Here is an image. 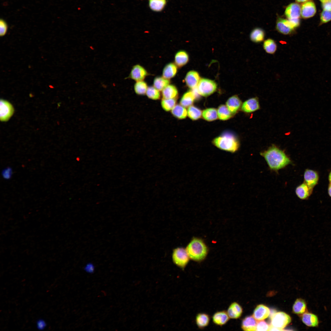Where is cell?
Listing matches in <instances>:
<instances>
[{
    "label": "cell",
    "instance_id": "obj_32",
    "mask_svg": "<svg viewBox=\"0 0 331 331\" xmlns=\"http://www.w3.org/2000/svg\"><path fill=\"white\" fill-rule=\"evenodd\" d=\"M170 81L163 77H157L155 78L153 82V86L159 91H162L169 84Z\"/></svg>",
    "mask_w": 331,
    "mask_h": 331
},
{
    "label": "cell",
    "instance_id": "obj_14",
    "mask_svg": "<svg viewBox=\"0 0 331 331\" xmlns=\"http://www.w3.org/2000/svg\"><path fill=\"white\" fill-rule=\"evenodd\" d=\"M241 109L246 113L254 112L260 108L259 101L257 98L252 97L245 101L242 105Z\"/></svg>",
    "mask_w": 331,
    "mask_h": 331
},
{
    "label": "cell",
    "instance_id": "obj_36",
    "mask_svg": "<svg viewBox=\"0 0 331 331\" xmlns=\"http://www.w3.org/2000/svg\"><path fill=\"white\" fill-rule=\"evenodd\" d=\"M148 88L146 83L143 81L136 82L134 86L135 91L138 95L146 94Z\"/></svg>",
    "mask_w": 331,
    "mask_h": 331
},
{
    "label": "cell",
    "instance_id": "obj_5",
    "mask_svg": "<svg viewBox=\"0 0 331 331\" xmlns=\"http://www.w3.org/2000/svg\"><path fill=\"white\" fill-rule=\"evenodd\" d=\"M217 85L214 81L205 78L200 79L197 87V93L200 95L207 97L215 91Z\"/></svg>",
    "mask_w": 331,
    "mask_h": 331
},
{
    "label": "cell",
    "instance_id": "obj_34",
    "mask_svg": "<svg viewBox=\"0 0 331 331\" xmlns=\"http://www.w3.org/2000/svg\"><path fill=\"white\" fill-rule=\"evenodd\" d=\"M202 115L203 118L206 120H214L217 119V111L213 108H207L203 111Z\"/></svg>",
    "mask_w": 331,
    "mask_h": 331
},
{
    "label": "cell",
    "instance_id": "obj_47",
    "mask_svg": "<svg viewBox=\"0 0 331 331\" xmlns=\"http://www.w3.org/2000/svg\"><path fill=\"white\" fill-rule=\"evenodd\" d=\"M309 0H295L296 3L299 4L302 3V4L305 2L309 1Z\"/></svg>",
    "mask_w": 331,
    "mask_h": 331
},
{
    "label": "cell",
    "instance_id": "obj_44",
    "mask_svg": "<svg viewBox=\"0 0 331 331\" xmlns=\"http://www.w3.org/2000/svg\"><path fill=\"white\" fill-rule=\"evenodd\" d=\"M46 325L45 321L42 319H39L36 322V326L39 329L42 330L45 328Z\"/></svg>",
    "mask_w": 331,
    "mask_h": 331
},
{
    "label": "cell",
    "instance_id": "obj_21",
    "mask_svg": "<svg viewBox=\"0 0 331 331\" xmlns=\"http://www.w3.org/2000/svg\"><path fill=\"white\" fill-rule=\"evenodd\" d=\"M253 316H249L242 320L241 328L244 331H256L257 321Z\"/></svg>",
    "mask_w": 331,
    "mask_h": 331
},
{
    "label": "cell",
    "instance_id": "obj_6",
    "mask_svg": "<svg viewBox=\"0 0 331 331\" xmlns=\"http://www.w3.org/2000/svg\"><path fill=\"white\" fill-rule=\"evenodd\" d=\"M172 259L175 264L184 269L188 264L190 258L186 249L178 247L173 250Z\"/></svg>",
    "mask_w": 331,
    "mask_h": 331
},
{
    "label": "cell",
    "instance_id": "obj_12",
    "mask_svg": "<svg viewBox=\"0 0 331 331\" xmlns=\"http://www.w3.org/2000/svg\"><path fill=\"white\" fill-rule=\"evenodd\" d=\"M146 70L143 67L139 65L134 66L127 78H130L136 82L143 81L147 75Z\"/></svg>",
    "mask_w": 331,
    "mask_h": 331
},
{
    "label": "cell",
    "instance_id": "obj_41",
    "mask_svg": "<svg viewBox=\"0 0 331 331\" xmlns=\"http://www.w3.org/2000/svg\"><path fill=\"white\" fill-rule=\"evenodd\" d=\"M12 170L10 167H7L4 169L2 170V177L6 180L10 179L12 176Z\"/></svg>",
    "mask_w": 331,
    "mask_h": 331
},
{
    "label": "cell",
    "instance_id": "obj_13",
    "mask_svg": "<svg viewBox=\"0 0 331 331\" xmlns=\"http://www.w3.org/2000/svg\"><path fill=\"white\" fill-rule=\"evenodd\" d=\"M302 322L306 326L310 327H318L319 324L318 318L317 315L306 311L301 315Z\"/></svg>",
    "mask_w": 331,
    "mask_h": 331
},
{
    "label": "cell",
    "instance_id": "obj_25",
    "mask_svg": "<svg viewBox=\"0 0 331 331\" xmlns=\"http://www.w3.org/2000/svg\"><path fill=\"white\" fill-rule=\"evenodd\" d=\"M177 70V67L176 64L172 63H169L165 66L163 69L162 77L169 79L175 76Z\"/></svg>",
    "mask_w": 331,
    "mask_h": 331
},
{
    "label": "cell",
    "instance_id": "obj_10",
    "mask_svg": "<svg viewBox=\"0 0 331 331\" xmlns=\"http://www.w3.org/2000/svg\"><path fill=\"white\" fill-rule=\"evenodd\" d=\"M14 109L11 104L8 101L0 100V120L2 121L8 120L12 116Z\"/></svg>",
    "mask_w": 331,
    "mask_h": 331
},
{
    "label": "cell",
    "instance_id": "obj_22",
    "mask_svg": "<svg viewBox=\"0 0 331 331\" xmlns=\"http://www.w3.org/2000/svg\"><path fill=\"white\" fill-rule=\"evenodd\" d=\"M265 36V33L264 30L260 28L257 27L252 30L249 37L252 42L259 43L263 41Z\"/></svg>",
    "mask_w": 331,
    "mask_h": 331
},
{
    "label": "cell",
    "instance_id": "obj_27",
    "mask_svg": "<svg viewBox=\"0 0 331 331\" xmlns=\"http://www.w3.org/2000/svg\"><path fill=\"white\" fill-rule=\"evenodd\" d=\"M188 55L185 51H179L175 55V63L176 65L179 67H181L185 65L188 63Z\"/></svg>",
    "mask_w": 331,
    "mask_h": 331
},
{
    "label": "cell",
    "instance_id": "obj_8",
    "mask_svg": "<svg viewBox=\"0 0 331 331\" xmlns=\"http://www.w3.org/2000/svg\"><path fill=\"white\" fill-rule=\"evenodd\" d=\"M318 172L313 169H306L304 173V182L311 189L313 190L318 184L319 180Z\"/></svg>",
    "mask_w": 331,
    "mask_h": 331
},
{
    "label": "cell",
    "instance_id": "obj_24",
    "mask_svg": "<svg viewBox=\"0 0 331 331\" xmlns=\"http://www.w3.org/2000/svg\"><path fill=\"white\" fill-rule=\"evenodd\" d=\"M293 312L298 315H302L307 311V304L306 301L301 298L296 299L293 306Z\"/></svg>",
    "mask_w": 331,
    "mask_h": 331
},
{
    "label": "cell",
    "instance_id": "obj_18",
    "mask_svg": "<svg viewBox=\"0 0 331 331\" xmlns=\"http://www.w3.org/2000/svg\"><path fill=\"white\" fill-rule=\"evenodd\" d=\"M230 318L226 311L222 310L215 313L212 316V320L215 325L222 326L229 321Z\"/></svg>",
    "mask_w": 331,
    "mask_h": 331
},
{
    "label": "cell",
    "instance_id": "obj_20",
    "mask_svg": "<svg viewBox=\"0 0 331 331\" xmlns=\"http://www.w3.org/2000/svg\"><path fill=\"white\" fill-rule=\"evenodd\" d=\"M226 104L229 110L233 114H234L241 107L242 103L238 96L234 95L228 99Z\"/></svg>",
    "mask_w": 331,
    "mask_h": 331
},
{
    "label": "cell",
    "instance_id": "obj_2",
    "mask_svg": "<svg viewBox=\"0 0 331 331\" xmlns=\"http://www.w3.org/2000/svg\"><path fill=\"white\" fill-rule=\"evenodd\" d=\"M186 250L190 259L200 262L206 258L208 252V248L201 239L193 238L187 246Z\"/></svg>",
    "mask_w": 331,
    "mask_h": 331
},
{
    "label": "cell",
    "instance_id": "obj_39",
    "mask_svg": "<svg viewBox=\"0 0 331 331\" xmlns=\"http://www.w3.org/2000/svg\"><path fill=\"white\" fill-rule=\"evenodd\" d=\"M321 22L325 23L331 20V10H323L320 15Z\"/></svg>",
    "mask_w": 331,
    "mask_h": 331
},
{
    "label": "cell",
    "instance_id": "obj_48",
    "mask_svg": "<svg viewBox=\"0 0 331 331\" xmlns=\"http://www.w3.org/2000/svg\"><path fill=\"white\" fill-rule=\"evenodd\" d=\"M328 180L329 183H331V171L329 173L328 175Z\"/></svg>",
    "mask_w": 331,
    "mask_h": 331
},
{
    "label": "cell",
    "instance_id": "obj_19",
    "mask_svg": "<svg viewBox=\"0 0 331 331\" xmlns=\"http://www.w3.org/2000/svg\"><path fill=\"white\" fill-rule=\"evenodd\" d=\"M226 311L230 318L237 319L241 316L243 310L239 303L234 302L230 305Z\"/></svg>",
    "mask_w": 331,
    "mask_h": 331
},
{
    "label": "cell",
    "instance_id": "obj_46",
    "mask_svg": "<svg viewBox=\"0 0 331 331\" xmlns=\"http://www.w3.org/2000/svg\"><path fill=\"white\" fill-rule=\"evenodd\" d=\"M328 193L329 196L331 197V183H329L328 188Z\"/></svg>",
    "mask_w": 331,
    "mask_h": 331
},
{
    "label": "cell",
    "instance_id": "obj_9",
    "mask_svg": "<svg viewBox=\"0 0 331 331\" xmlns=\"http://www.w3.org/2000/svg\"><path fill=\"white\" fill-rule=\"evenodd\" d=\"M301 6L296 2L289 4L285 8L284 15L288 19L299 18L301 16Z\"/></svg>",
    "mask_w": 331,
    "mask_h": 331
},
{
    "label": "cell",
    "instance_id": "obj_28",
    "mask_svg": "<svg viewBox=\"0 0 331 331\" xmlns=\"http://www.w3.org/2000/svg\"><path fill=\"white\" fill-rule=\"evenodd\" d=\"M195 98L194 92L189 91L185 93L180 101V104L185 107H189L193 102Z\"/></svg>",
    "mask_w": 331,
    "mask_h": 331
},
{
    "label": "cell",
    "instance_id": "obj_43",
    "mask_svg": "<svg viewBox=\"0 0 331 331\" xmlns=\"http://www.w3.org/2000/svg\"><path fill=\"white\" fill-rule=\"evenodd\" d=\"M84 269L86 273L89 274H92L94 272L95 267L93 264L88 263L85 265Z\"/></svg>",
    "mask_w": 331,
    "mask_h": 331
},
{
    "label": "cell",
    "instance_id": "obj_45",
    "mask_svg": "<svg viewBox=\"0 0 331 331\" xmlns=\"http://www.w3.org/2000/svg\"><path fill=\"white\" fill-rule=\"evenodd\" d=\"M322 7L323 10H331V1L322 3Z\"/></svg>",
    "mask_w": 331,
    "mask_h": 331
},
{
    "label": "cell",
    "instance_id": "obj_1",
    "mask_svg": "<svg viewBox=\"0 0 331 331\" xmlns=\"http://www.w3.org/2000/svg\"><path fill=\"white\" fill-rule=\"evenodd\" d=\"M260 155L264 158L272 170L277 171L291 163L285 152L275 145L261 152Z\"/></svg>",
    "mask_w": 331,
    "mask_h": 331
},
{
    "label": "cell",
    "instance_id": "obj_35",
    "mask_svg": "<svg viewBox=\"0 0 331 331\" xmlns=\"http://www.w3.org/2000/svg\"><path fill=\"white\" fill-rule=\"evenodd\" d=\"M188 116L192 120H196L200 118L202 115L201 110L191 105L187 110Z\"/></svg>",
    "mask_w": 331,
    "mask_h": 331
},
{
    "label": "cell",
    "instance_id": "obj_40",
    "mask_svg": "<svg viewBox=\"0 0 331 331\" xmlns=\"http://www.w3.org/2000/svg\"><path fill=\"white\" fill-rule=\"evenodd\" d=\"M271 325L264 321L257 322L256 331H270Z\"/></svg>",
    "mask_w": 331,
    "mask_h": 331
},
{
    "label": "cell",
    "instance_id": "obj_31",
    "mask_svg": "<svg viewBox=\"0 0 331 331\" xmlns=\"http://www.w3.org/2000/svg\"><path fill=\"white\" fill-rule=\"evenodd\" d=\"M263 47L266 53L273 54L276 51L277 45L275 41L273 39L268 38L264 41Z\"/></svg>",
    "mask_w": 331,
    "mask_h": 331
},
{
    "label": "cell",
    "instance_id": "obj_7",
    "mask_svg": "<svg viewBox=\"0 0 331 331\" xmlns=\"http://www.w3.org/2000/svg\"><path fill=\"white\" fill-rule=\"evenodd\" d=\"M276 28L278 32L284 35L291 34L296 29L290 20L280 17L277 18Z\"/></svg>",
    "mask_w": 331,
    "mask_h": 331
},
{
    "label": "cell",
    "instance_id": "obj_23",
    "mask_svg": "<svg viewBox=\"0 0 331 331\" xmlns=\"http://www.w3.org/2000/svg\"><path fill=\"white\" fill-rule=\"evenodd\" d=\"M210 319V316L208 314L204 313H200L196 315L195 321L198 328L202 329L209 325Z\"/></svg>",
    "mask_w": 331,
    "mask_h": 331
},
{
    "label": "cell",
    "instance_id": "obj_37",
    "mask_svg": "<svg viewBox=\"0 0 331 331\" xmlns=\"http://www.w3.org/2000/svg\"><path fill=\"white\" fill-rule=\"evenodd\" d=\"M176 101L175 98H163L161 101V105L165 111L168 112L172 109L176 105Z\"/></svg>",
    "mask_w": 331,
    "mask_h": 331
},
{
    "label": "cell",
    "instance_id": "obj_42",
    "mask_svg": "<svg viewBox=\"0 0 331 331\" xmlns=\"http://www.w3.org/2000/svg\"><path fill=\"white\" fill-rule=\"evenodd\" d=\"M7 29L8 26L6 22L4 20L1 19L0 21V35L1 36H3L6 34Z\"/></svg>",
    "mask_w": 331,
    "mask_h": 331
},
{
    "label": "cell",
    "instance_id": "obj_38",
    "mask_svg": "<svg viewBox=\"0 0 331 331\" xmlns=\"http://www.w3.org/2000/svg\"><path fill=\"white\" fill-rule=\"evenodd\" d=\"M146 94L148 97L153 100H158L160 99L161 96L160 91L154 86L148 87Z\"/></svg>",
    "mask_w": 331,
    "mask_h": 331
},
{
    "label": "cell",
    "instance_id": "obj_29",
    "mask_svg": "<svg viewBox=\"0 0 331 331\" xmlns=\"http://www.w3.org/2000/svg\"><path fill=\"white\" fill-rule=\"evenodd\" d=\"M166 3V0H149V6L152 10L159 12L164 9Z\"/></svg>",
    "mask_w": 331,
    "mask_h": 331
},
{
    "label": "cell",
    "instance_id": "obj_17",
    "mask_svg": "<svg viewBox=\"0 0 331 331\" xmlns=\"http://www.w3.org/2000/svg\"><path fill=\"white\" fill-rule=\"evenodd\" d=\"M270 313L268 307L263 304H260L255 308L253 316L257 321L263 320L268 317Z\"/></svg>",
    "mask_w": 331,
    "mask_h": 331
},
{
    "label": "cell",
    "instance_id": "obj_15",
    "mask_svg": "<svg viewBox=\"0 0 331 331\" xmlns=\"http://www.w3.org/2000/svg\"><path fill=\"white\" fill-rule=\"evenodd\" d=\"M200 79V75L197 71L191 70L186 74L185 81L189 88L194 89L197 87Z\"/></svg>",
    "mask_w": 331,
    "mask_h": 331
},
{
    "label": "cell",
    "instance_id": "obj_49",
    "mask_svg": "<svg viewBox=\"0 0 331 331\" xmlns=\"http://www.w3.org/2000/svg\"><path fill=\"white\" fill-rule=\"evenodd\" d=\"M322 3L326 2L331 1V0H319Z\"/></svg>",
    "mask_w": 331,
    "mask_h": 331
},
{
    "label": "cell",
    "instance_id": "obj_11",
    "mask_svg": "<svg viewBox=\"0 0 331 331\" xmlns=\"http://www.w3.org/2000/svg\"><path fill=\"white\" fill-rule=\"evenodd\" d=\"M316 12V7L313 2L309 1L302 4L301 16L303 18L307 19L311 17L315 14Z\"/></svg>",
    "mask_w": 331,
    "mask_h": 331
},
{
    "label": "cell",
    "instance_id": "obj_33",
    "mask_svg": "<svg viewBox=\"0 0 331 331\" xmlns=\"http://www.w3.org/2000/svg\"><path fill=\"white\" fill-rule=\"evenodd\" d=\"M218 116L222 120H226L231 118L233 115L229 110L226 105H220L217 110Z\"/></svg>",
    "mask_w": 331,
    "mask_h": 331
},
{
    "label": "cell",
    "instance_id": "obj_3",
    "mask_svg": "<svg viewBox=\"0 0 331 331\" xmlns=\"http://www.w3.org/2000/svg\"><path fill=\"white\" fill-rule=\"evenodd\" d=\"M213 144L220 149L234 153L239 146V142L236 136L230 132H225L215 138L213 141Z\"/></svg>",
    "mask_w": 331,
    "mask_h": 331
},
{
    "label": "cell",
    "instance_id": "obj_30",
    "mask_svg": "<svg viewBox=\"0 0 331 331\" xmlns=\"http://www.w3.org/2000/svg\"><path fill=\"white\" fill-rule=\"evenodd\" d=\"M172 114L176 118L183 119L187 115V111L185 107L181 105H176L171 110Z\"/></svg>",
    "mask_w": 331,
    "mask_h": 331
},
{
    "label": "cell",
    "instance_id": "obj_4",
    "mask_svg": "<svg viewBox=\"0 0 331 331\" xmlns=\"http://www.w3.org/2000/svg\"><path fill=\"white\" fill-rule=\"evenodd\" d=\"M271 319L270 330H282L291 321L290 316L283 312L272 314Z\"/></svg>",
    "mask_w": 331,
    "mask_h": 331
},
{
    "label": "cell",
    "instance_id": "obj_26",
    "mask_svg": "<svg viewBox=\"0 0 331 331\" xmlns=\"http://www.w3.org/2000/svg\"><path fill=\"white\" fill-rule=\"evenodd\" d=\"M162 95L163 98H175L178 96V91L175 86L169 84L162 91Z\"/></svg>",
    "mask_w": 331,
    "mask_h": 331
},
{
    "label": "cell",
    "instance_id": "obj_16",
    "mask_svg": "<svg viewBox=\"0 0 331 331\" xmlns=\"http://www.w3.org/2000/svg\"><path fill=\"white\" fill-rule=\"evenodd\" d=\"M313 190L310 189L304 182L298 186L296 188L295 192L297 197L302 200H306L309 199L312 194Z\"/></svg>",
    "mask_w": 331,
    "mask_h": 331
}]
</instances>
